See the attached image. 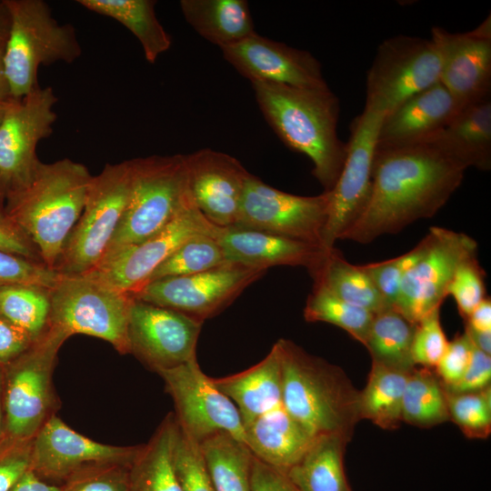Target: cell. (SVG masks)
<instances>
[{
  "label": "cell",
  "mask_w": 491,
  "mask_h": 491,
  "mask_svg": "<svg viewBox=\"0 0 491 491\" xmlns=\"http://www.w3.org/2000/svg\"><path fill=\"white\" fill-rule=\"evenodd\" d=\"M342 300L378 314L393 308L382 296L363 266L349 263L336 247L327 251L317 269L310 275Z\"/></svg>",
  "instance_id": "obj_31"
},
{
  "label": "cell",
  "mask_w": 491,
  "mask_h": 491,
  "mask_svg": "<svg viewBox=\"0 0 491 491\" xmlns=\"http://www.w3.org/2000/svg\"><path fill=\"white\" fill-rule=\"evenodd\" d=\"M384 117L365 106L350 125L346 159L334 187L328 191V215L322 239L325 251L335 247L368 204L373 160Z\"/></svg>",
  "instance_id": "obj_12"
},
{
  "label": "cell",
  "mask_w": 491,
  "mask_h": 491,
  "mask_svg": "<svg viewBox=\"0 0 491 491\" xmlns=\"http://www.w3.org/2000/svg\"><path fill=\"white\" fill-rule=\"evenodd\" d=\"M176 429L175 415L169 413L141 445L129 466L127 491H182L173 459Z\"/></svg>",
  "instance_id": "obj_29"
},
{
  "label": "cell",
  "mask_w": 491,
  "mask_h": 491,
  "mask_svg": "<svg viewBox=\"0 0 491 491\" xmlns=\"http://www.w3.org/2000/svg\"><path fill=\"white\" fill-rule=\"evenodd\" d=\"M173 459L182 491H215L199 445L176 429Z\"/></svg>",
  "instance_id": "obj_41"
},
{
  "label": "cell",
  "mask_w": 491,
  "mask_h": 491,
  "mask_svg": "<svg viewBox=\"0 0 491 491\" xmlns=\"http://www.w3.org/2000/svg\"><path fill=\"white\" fill-rule=\"evenodd\" d=\"M449 420L469 438H486L491 433V386L477 392L446 391Z\"/></svg>",
  "instance_id": "obj_40"
},
{
  "label": "cell",
  "mask_w": 491,
  "mask_h": 491,
  "mask_svg": "<svg viewBox=\"0 0 491 491\" xmlns=\"http://www.w3.org/2000/svg\"><path fill=\"white\" fill-rule=\"evenodd\" d=\"M221 50L224 58L251 83L328 87L321 65L311 53L256 33Z\"/></svg>",
  "instance_id": "obj_21"
},
{
  "label": "cell",
  "mask_w": 491,
  "mask_h": 491,
  "mask_svg": "<svg viewBox=\"0 0 491 491\" xmlns=\"http://www.w3.org/2000/svg\"><path fill=\"white\" fill-rule=\"evenodd\" d=\"M213 381L237 407L245 429L258 416L282 405L283 377L277 345L275 343L256 365Z\"/></svg>",
  "instance_id": "obj_26"
},
{
  "label": "cell",
  "mask_w": 491,
  "mask_h": 491,
  "mask_svg": "<svg viewBox=\"0 0 491 491\" xmlns=\"http://www.w3.org/2000/svg\"><path fill=\"white\" fill-rule=\"evenodd\" d=\"M185 158L188 189L198 210L216 226L234 225L250 173L234 156L210 148Z\"/></svg>",
  "instance_id": "obj_22"
},
{
  "label": "cell",
  "mask_w": 491,
  "mask_h": 491,
  "mask_svg": "<svg viewBox=\"0 0 491 491\" xmlns=\"http://www.w3.org/2000/svg\"><path fill=\"white\" fill-rule=\"evenodd\" d=\"M409 374L372 362L366 385L359 391L360 418L382 429L398 428L403 422V396Z\"/></svg>",
  "instance_id": "obj_34"
},
{
  "label": "cell",
  "mask_w": 491,
  "mask_h": 491,
  "mask_svg": "<svg viewBox=\"0 0 491 491\" xmlns=\"http://www.w3.org/2000/svg\"><path fill=\"white\" fill-rule=\"evenodd\" d=\"M202 325L199 319L134 297L128 322L129 354L156 373L176 367L196 358Z\"/></svg>",
  "instance_id": "obj_18"
},
{
  "label": "cell",
  "mask_w": 491,
  "mask_h": 491,
  "mask_svg": "<svg viewBox=\"0 0 491 491\" xmlns=\"http://www.w3.org/2000/svg\"><path fill=\"white\" fill-rule=\"evenodd\" d=\"M490 381L491 356L473 346L470 362L461 379L456 385L444 388L453 394L477 392L491 386Z\"/></svg>",
  "instance_id": "obj_49"
},
{
  "label": "cell",
  "mask_w": 491,
  "mask_h": 491,
  "mask_svg": "<svg viewBox=\"0 0 491 491\" xmlns=\"http://www.w3.org/2000/svg\"><path fill=\"white\" fill-rule=\"evenodd\" d=\"M277 345L283 377L282 405L314 437L352 438L359 415V391L344 370L289 339Z\"/></svg>",
  "instance_id": "obj_4"
},
{
  "label": "cell",
  "mask_w": 491,
  "mask_h": 491,
  "mask_svg": "<svg viewBox=\"0 0 491 491\" xmlns=\"http://www.w3.org/2000/svg\"><path fill=\"white\" fill-rule=\"evenodd\" d=\"M374 316L364 308L346 303L318 283H314L304 308L306 321L338 326L362 345Z\"/></svg>",
  "instance_id": "obj_38"
},
{
  "label": "cell",
  "mask_w": 491,
  "mask_h": 491,
  "mask_svg": "<svg viewBox=\"0 0 491 491\" xmlns=\"http://www.w3.org/2000/svg\"><path fill=\"white\" fill-rule=\"evenodd\" d=\"M314 438L283 405L245 426V444L252 455L284 471L303 456Z\"/></svg>",
  "instance_id": "obj_27"
},
{
  "label": "cell",
  "mask_w": 491,
  "mask_h": 491,
  "mask_svg": "<svg viewBox=\"0 0 491 491\" xmlns=\"http://www.w3.org/2000/svg\"><path fill=\"white\" fill-rule=\"evenodd\" d=\"M91 12L111 17L126 27L139 41L147 62L155 63L172 44L155 12L153 0H78Z\"/></svg>",
  "instance_id": "obj_32"
},
{
  "label": "cell",
  "mask_w": 491,
  "mask_h": 491,
  "mask_svg": "<svg viewBox=\"0 0 491 491\" xmlns=\"http://www.w3.org/2000/svg\"><path fill=\"white\" fill-rule=\"evenodd\" d=\"M173 399L180 429L198 445L225 432L245 443V429L237 407L206 376L197 359L157 372Z\"/></svg>",
  "instance_id": "obj_16"
},
{
  "label": "cell",
  "mask_w": 491,
  "mask_h": 491,
  "mask_svg": "<svg viewBox=\"0 0 491 491\" xmlns=\"http://www.w3.org/2000/svg\"><path fill=\"white\" fill-rule=\"evenodd\" d=\"M485 276L476 256L464 260L453 276L447 296L454 298L464 319L486 297Z\"/></svg>",
  "instance_id": "obj_44"
},
{
  "label": "cell",
  "mask_w": 491,
  "mask_h": 491,
  "mask_svg": "<svg viewBox=\"0 0 491 491\" xmlns=\"http://www.w3.org/2000/svg\"><path fill=\"white\" fill-rule=\"evenodd\" d=\"M11 491H60V487L40 479L29 470Z\"/></svg>",
  "instance_id": "obj_54"
},
{
  "label": "cell",
  "mask_w": 491,
  "mask_h": 491,
  "mask_svg": "<svg viewBox=\"0 0 491 491\" xmlns=\"http://www.w3.org/2000/svg\"><path fill=\"white\" fill-rule=\"evenodd\" d=\"M11 103L5 104V105H0V125L3 122V119H4L5 115V113H6L7 109H8L9 105H11Z\"/></svg>",
  "instance_id": "obj_60"
},
{
  "label": "cell",
  "mask_w": 491,
  "mask_h": 491,
  "mask_svg": "<svg viewBox=\"0 0 491 491\" xmlns=\"http://www.w3.org/2000/svg\"><path fill=\"white\" fill-rule=\"evenodd\" d=\"M56 102L51 87L39 85L9 105L0 125V176L7 195L31 180L40 163L36 146L53 132Z\"/></svg>",
  "instance_id": "obj_17"
},
{
  "label": "cell",
  "mask_w": 491,
  "mask_h": 491,
  "mask_svg": "<svg viewBox=\"0 0 491 491\" xmlns=\"http://www.w3.org/2000/svg\"><path fill=\"white\" fill-rule=\"evenodd\" d=\"M5 435L4 411V370L0 366V439Z\"/></svg>",
  "instance_id": "obj_59"
},
{
  "label": "cell",
  "mask_w": 491,
  "mask_h": 491,
  "mask_svg": "<svg viewBox=\"0 0 491 491\" xmlns=\"http://www.w3.org/2000/svg\"><path fill=\"white\" fill-rule=\"evenodd\" d=\"M32 442L6 434L0 439V491H11L30 470Z\"/></svg>",
  "instance_id": "obj_47"
},
{
  "label": "cell",
  "mask_w": 491,
  "mask_h": 491,
  "mask_svg": "<svg viewBox=\"0 0 491 491\" xmlns=\"http://www.w3.org/2000/svg\"><path fill=\"white\" fill-rule=\"evenodd\" d=\"M10 15L4 65L14 100L39 86L40 65L71 64L82 54L75 28L60 24L43 0H5Z\"/></svg>",
  "instance_id": "obj_5"
},
{
  "label": "cell",
  "mask_w": 491,
  "mask_h": 491,
  "mask_svg": "<svg viewBox=\"0 0 491 491\" xmlns=\"http://www.w3.org/2000/svg\"><path fill=\"white\" fill-rule=\"evenodd\" d=\"M130 161L129 200L102 262L163 228L188 192L185 155H150Z\"/></svg>",
  "instance_id": "obj_6"
},
{
  "label": "cell",
  "mask_w": 491,
  "mask_h": 491,
  "mask_svg": "<svg viewBox=\"0 0 491 491\" xmlns=\"http://www.w3.org/2000/svg\"><path fill=\"white\" fill-rule=\"evenodd\" d=\"M35 340L0 314V366H5L25 351Z\"/></svg>",
  "instance_id": "obj_51"
},
{
  "label": "cell",
  "mask_w": 491,
  "mask_h": 491,
  "mask_svg": "<svg viewBox=\"0 0 491 491\" xmlns=\"http://www.w3.org/2000/svg\"><path fill=\"white\" fill-rule=\"evenodd\" d=\"M466 326L476 331H491V301L486 297L465 319Z\"/></svg>",
  "instance_id": "obj_53"
},
{
  "label": "cell",
  "mask_w": 491,
  "mask_h": 491,
  "mask_svg": "<svg viewBox=\"0 0 491 491\" xmlns=\"http://www.w3.org/2000/svg\"><path fill=\"white\" fill-rule=\"evenodd\" d=\"M251 84L266 122L287 147L310 159L313 175L330 191L346 155V144L337 135V96L329 87Z\"/></svg>",
  "instance_id": "obj_2"
},
{
  "label": "cell",
  "mask_w": 491,
  "mask_h": 491,
  "mask_svg": "<svg viewBox=\"0 0 491 491\" xmlns=\"http://www.w3.org/2000/svg\"><path fill=\"white\" fill-rule=\"evenodd\" d=\"M50 325L70 336L86 335L129 354L128 322L133 295L82 276L62 275L50 289Z\"/></svg>",
  "instance_id": "obj_9"
},
{
  "label": "cell",
  "mask_w": 491,
  "mask_h": 491,
  "mask_svg": "<svg viewBox=\"0 0 491 491\" xmlns=\"http://www.w3.org/2000/svg\"><path fill=\"white\" fill-rule=\"evenodd\" d=\"M199 447L215 491H251L253 455L244 442L219 432Z\"/></svg>",
  "instance_id": "obj_33"
},
{
  "label": "cell",
  "mask_w": 491,
  "mask_h": 491,
  "mask_svg": "<svg viewBox=\"0 0 491 491\" xmlns=\"http://www.w3.org/2000/svg\"><path fill=\"white\" fill-rule=\"evenodd\" d=\"M61 276L42 262L0 250V286L25 284L51 289Z\"/></svg>",
  "instance_id": "obj_46"
},
{
  "label": "cell",
  "mask_w": 491,
  "mask_h": 491,
  "mask_svg": "<svg viewBox=\"0 0 491 491\" xmlns=\"http://www.w3.org/2000/svg\"><path fill=\"white\" fill-rule=\"evenodd\" d=\"M130 465L104 462L85 466L59 486L60 491H127Z\"/></svg>",
  "instance_id": "obj_42"
},
{
  "label": "cell",
  "mask_w": 491,
  "mask_h": 491,
  "mask_svg": "<svg viewBox=\"0 0 491 491\" xmlns=\"http://www.w3.org/2000/svg\"><path fill=\"white\" fill-rule=\"evenodd\" d=\"M466 170L427 143L376 147L368 204L340 240L366 245L433 217L460 186Z\"/></svg>",
  "instance_id": "obj_1"
},
{
  "label": "cell",
  "mask_w": 491,
  "mask_h": 491,
  "mask_svg": "<svg viewBox=\"0 0 491 491\" xmlns=\"http://www.w3.org/2000/svg\"><path fill=\"white\" fill-rule=\"evenodd\" d=\"M140 446L95 441L75 431L55 415L33 438L30 470L40 479L60 486L74 472L90 464H131Z\"/></svg>",
  "instance_id": "obj_19"
},
{
  "label": "cell",
  "mask_w": 491,
  "mask_h": 491,
  "mask_svg": "<svg viewBox=\"0 0 491 491\" xmlns=\"http://www.w3.org/2000/svg\"><path fill=\"white\" fill-rule=\"evenodd\" d=\"M266 271L227 263L194 275L155 280L132 295L140 301L170 308L204 322L230 306Z\"/></svg>",
  "instance_id": "obj_15"
},
{
  "label": "cell",
  "mask_w": 491,
  "mask_h": 491,
  "mask_svg": "<svg viewBox=\"0 0 491 491\" xmlns=\"http://www.w3.org/2000/svg\"><path fill=\"white\" fill-rule=\"evenodd\" d=\"M473 346L486 355H491V331H476L465 327Z\"/></svg>",
  "instance_id": "obj_56"
},
{
  "label": "cell",
  "mask_w": 491,
  "mask_h": 491,
  "mask_svg": "<svg viewBox=\"0 0 491 491\" xmlns=\"http://www.w3.org/2000/svg\"><path fill=\"white\" fill-rule=\"evenodd\" d=\"M218 241L230 264L266 270L278 266H303L310 275L327 252L317 245L235 225L224 227Z\"/></svg>",
  "instance_id": "obj_24"
},
{
  "label": "cell",
  "mask_w": 491,
  "mask_h": 491,
  "mask_svg": "<svg viewBox=\"0 0 491 491\" xmlns=\"http://www.w3.org/2000/svg\"><path fill=\"white\" fill-rule=\"evenodd\" d=\"M416 324L395 308L374 316L364 346L372 362L403 372L416 367L412 360L411 346Z\"/></svg>",
  "instance_id": "obj_35"
},
{
  "label": "cell",
  "mask_w": 491,
  "mask_h": 491,
  "mask_svg": "<svg viewBox=\"0 0 491 491\" xmlns=\"http://www.w3.org/2000/svg\"><path fill=\"white\" fill-rule=\"evenodd\" d=\"M7 198V187L0 176V225L14 226L10 224L5 215V204Z\"/></svg>",
  "instance_id": "obj_57"
},
{
  "label": "cell",
  "mask_w": 491,
  "mask_h": 491,
  "mask_svg": "<svg viewBox=\"0 0 491 491\" xmlns=\"http://www.w3.org/2000/svg\"><path fill=\"white\" fill-rule=\"evenodd\" d=\"M423 256L405 275L394 308L413 324L441 307L458 266L476 256L477 243L468 235L433 226Z\"/></svg>",
  "instance_id": "obj_14"
},
{
  "label": "cell",
  "mask_w": 491,
  "mask_h": 491,
  "mask_svg": "<svg viewBox=\"0 0 491 491\" xmlns=\"http://www.w3.org/2000/svg\"><path fill=\"white\" fill-rule=\"evenodd\" d=\"M180 8L193 29L221 49L256 33L246 0H181Z\"/></svg>",
  "instance_id": "obj_28"
},
{
  "label": "cell",
  "mask_w": 491,
  "mask_h": 491,
  "mask_svg": "<svg viewBox=\"0 0 491 491\" xmlns=\"http://www.w3.org/2000/svg\"><path fill=\"white\" fill-rule=\"evenodd\" d=\"M463 106L438 82L410 96L384 117L376 147L424 143L446 126Z\"/></svg>",
  "instance_id": "obj_23"
},
{
  "label": "cell",
  "mask_w": 491,
  "mask_h": 491,
  "mask_svg": "<svg viewBox=\"0 0 491 491\" xmlns=\"http://www.w3.org/2000/svg\"><path fill=\"white\" fill-rule=\"evenodd\" d=\"M6 38L7 36L0 38V105L9 104L15 101L11 95L5 72L4 54Z\"/></svg>",
  "instance_id": "obj_55"
},
{
  "label": "cell",
  "mask_w": 491,
  "mask_h": 491,
  "mask_svg": "<svg viewBox=\"0 0 491 491\" xmlns=\"http://www.w3.org/2000/svg\"><path fill=\"white\" fill-rule=\"evenodd\" d=\"M473 344L464 331L452 341L435 367V373L445 388L456 385L465 374L471 359Z\"/></svg>",
  "instance_id": "obj_48"
},
{
  "label": "cell",
  "mask_w": 491,
  "mask_h": 491,
  "mask_svg": "<svg viewBox=\"0 0 491 491\" xmlns=\"http://www.w3.org/2000/svg\"><path fill=\"white\" fill-rule=\"evenodd\" d=\"M432 368L410 372L402 403L403 422L430 428L449 421L446 390Z\"/></svg>",
  "instance_id": "obj_36"
},
{
  "label": "cell",
  "mask_w": 491,
  "mask_h": 491,
  "mask_svg": "<svg viewBox=\"0 0 491 491\" xmlns=\"http://www.w3.org/2000/svg\"><path fill=\"white\" fill-rule=\"evenodd\" d=\"M251 491H300L286 471L270 466L253 456Z\"/></svg>",
  "instance_id": "obj_50"
},
{
  "label": "cell",
  "mask_w": 491,
  "mask_h": 491,
  "mask_svg": "<svg viewBox=\"0 0 491 491\" xmlns=\"http://www.w3.org/2000/svg\"><path fill=\"white\" fill-rule=\"evenodd\" d=\"M440 52L432 38H387L378 45L367 72L365 106L386 116L410 96L440 82Z\"/></svg>",
  "instance_id": "obj_10"
},
{
  "label": "cell",
  "mask_w": 491,
  "mask_h": 491,
  "mask_svg": "<svg viewBox=\"0 0 491 491\" xmlns=\"http://www.w3.org/2000/svg\"><path fill=\"white\" fill-rule=\"evenodd\" d=\"M131 186L130 160L106 164L92 176L84 209L55 266L56 272L82 276L102 262L125 213Z\"/></svg>",
  "instance_id": "obj_8"
},
{
  "label": "cell",
  "mask_w": 491,
  "mask_h": 491,
  "mask_svg": "<svg viewBox=\"0 0 491 491\" xmlns=\"http://www.w3.org/2000/svg\"><path fill=\"white\" fill-rule=\"evenodd\" d=\"M10 27V15L5 0L0 2V38L6 37Z\"/></svg>",
  "instance_id": "obj_58"
},
{
  "label": "cell",
  "mask_w": 491,
  "mask_h": 491,
  "mask_svg": "<svg viewBox=\"0 0 491 491\" xmlns=\"http://www.w3.org/2000/svg\"><path fill=\"white\" fill-rule=\"evenodd\" d=\"M223 228L204 216L188 189L180 208L163 228L140 244L105 260L85 276L134 294L145 285L152 272L186 241L200 235H219Z\"/></svg>",
  "instance_id": "obj_11"
},
{
  "label": "cell",
  "mask_w": 491,
  "mask_h": 491,
  "mask_svg": "<svg viewBox=\"0 0 491 491\" xmlns=\"http://www.w3.org/2000/svg\"><path fill=\"white\" fill-rule=\"evenodd\" d=\"M448 345L440 322V307L416 324L411 356L414 365L435 368Z\"/></svg>",
  "instance_id": "obj_45"
},
{
  "label": "cell",
  "mask_w": 491,
  "mask_h": 491,
  "mask_svg": "<svg viewBox=\"0 0 491 491\" xmlns=\"http://www.w3.org/2000/svg\"><path fill=\"white\" fill-rule=\"evenodd\" d=\"M50 288L15 284L0 286V314L34 340L50 326Z\"/></svg>",
  "instance_id": "obj_37"
},
{
  "label": "cell",
  "mask_w": 491,
  "mask_h": 491,
  "mask_svg": "<svg viewBox=\"0 0 491 491\" xmlns=\"http://www.w3.org/2000/svg\"><path fill=\"white\" fill-rule=\"evenodd\" d=\"M92 176L85 165L68 158L40 161L29 183L7 195L8 222L34 244L49 268L55 270L82 214Z\"/></svg>",
  "instance_id": "obj_3"
},
{
  "label": "cell",
  "mask_w": 491,
  "mask_h": 491,
  "mask_svg": "<svg viewBox=\"0 0 491 491\" xmlns=\"http://www.w3.org/2000/svg\"><path fill=\"white\" fill-rule=\"evenodd\" d=\"M328 205V192L312 196L296 195L272 187L250 174L234 225L322 247Z\"/></svg>",
  "instance_id": "obj_13"
},
{
  "label": "cell",
  "mask_w": 491,
  "mask_h": 491,
  "mask_svg": "<svg viewBox=\"0 0 491 491\" xmlns=\"http://www.w3.org/2000/svg\"><path fill=\"white\" fill-rule=\"evenodd\" d=\"M350 440L335 434L316 436L286 475L300 491H352L344 467Z\"/></svg>",
  "instance_id": "obj_30"
},
{
  "label": "cell",
  "mask_w": 491,
  "mask_h": 491,
  "mask_svg": "<svg viewBox=\"0 0 491 491\" xmlns=\"http://www.w3.org/2000/svg\"><path fill=\"white\" fill-rule=\"evenodd\" d=\"M69 336L63 328L50 325L26 351L3 366L7 436L32 439L55 415L59 400L53 374L59 349Z\"/></svg>",
  "instance_id": "obj_7"
},
{
  "label": "cell",
  "mask_w": 491,
  "mask_h": 491,
  "mask_svg": "<svg viewBox=\"0 0 491 491\" xmlns=\"http://www.w3.org/2000/svg\"><path fill=\"white\" fill-rule=\"evenodd\" d=\"M427 246L425 236L413 249L392 259L363 265L376 288L394 308L406 272L423 256Z\"/></svg>",
  "instance_id": "obj_43"
},
{
  "label": "cell",
  "mask_w": 491,
  "mask_h": 491,
  "mask_svg": "<svg viewBox=\"0 0 491 491\" xmlns=\"http://www.w3.org/2000/svg\"><path fill=\"white\" fill-rule=\"evenodd\" d=\"M218 236L200 235L189 239L152 272L145 285L161 278L197 274L227 264Z\"/></svg>",
  "instance_id": "obj_39"
},
{
  "label": "cell",
  "mask_w": 491,
  "mask_h": 491,
  "mask_svg": "<svg viewBox=\"0 0 491 491\" xmlns=\"http://www.w3.org/2000/svg\"><path fill=\"white\" fill-rule=\"evenodd\" d=\"M0 250L43 263L34 244L15 226L0 225Z\"/></svg>",
  "instance_id": "obj_52"
},
{
  "label": "cell",
  "mask_w": 491,
  "mask_h": 491,
  "mask_svg": "<svg viewBox=\"0 0 491 491\" xmlns=\"http://www.w3.org/2000/svg\"><path fill=\"white\" fill-rule=\"evenodd\" d=\"M431 38L440 52V83L462 105L491 96L490 15L464 33L435 26Z\"/></svg>",
  "instance_id": "obj_20"
},
{
  "label": "cell",
  "mask_w": 491,
  "mask_h": 491,
  "mask_svg": "<svg viewBox=\"0 0 491 491\" xmlns=\"http://www.w3.org/2000/svg\"><path fill=\"white\" fill-rule=\"evenodd\" d=\"M424 143L464 168L491 169V96L463 106L451 122Z\"/></svg>",
  "instance_id": "obj_25"
}]
</instances>
